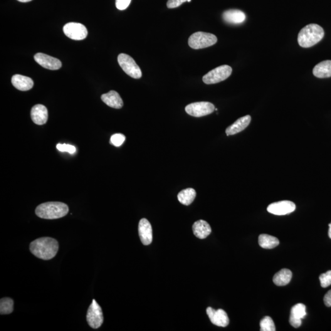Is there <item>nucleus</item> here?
Returning a JSON list of instances; mask_svg holds the SVG:
<instances>
[{
  "label": "nucleus",
  "instance_id": "6ab92c4d",
  "mask_svg": "<svg viewBox=\"0 0 331 331\" xmlns=\"http://www.w3.org/2000/svg\"><path fill=\"white\" fill-rule=\"evenodd\" d=\"M223 19L227 23L239 24L246 21V16L244 12L238 9H230L224 11Z\"/></svg>",
  "mask_w": 331,
  "mask_h": 331
},
{
  "label": "nucleus",
  "instance_id": "ddd939ff",
  "mask_svg": "<svg viewBox=\"0 0 331 331\" xmlns=\"http://www.w3.org/2000/svg\"><path fill=\"white\" fill-rule=\"evenodd\" d=\"M306 313V307L303 303H297L294 305L291 310L290 323L293 327L298 328L302 325V320L304 318Z\"/></svg>",
  "mask_w": 331,
  "mask_h": 331
},
{
  "label": "nucleus",
  "instance_id": "6e6552de",
  "mask_svg": "<svg viewBox=\"0 0 331 331\" xmlns=\"http://www.w3.org/2000/svg\"><path fill=\"white\" fill-rule=\"evenodd\" d=\"M216 110L213 104L209 102H197L190 104L185 108V111L190 115L201 117L211 114Z\"/></svg>",
  "mask_w": 331,
  "mask_h": 331
},
{
  "label": "nucleus",
  "instance_id": "a211bd4d",
  "mask_svg": "<svg viewBox=\"0 0 331 331\" xmlns=\"http://www.w3.org/2000/svg\"><path fill=\"white\" fill-rule=\"evenodd\" d=\"M11 82L15 88L21 91L29 90L34 85L33 81L30 78L20 75L12 76Z\"/></svg>",
  "mask_w": 331,
  "mask_h": 331
},
{
  "label": "nucleus",
  "instance_id": "20e7f679",
  "mask_svg": "<svg viewBox=\"0 0 331 331\" xmlns=\"http://www.w3.org/2000/svg\"><path fill=\"white\" fill-rule=\"evenodd\" d=\"M217 38L214 34L199 31L192 34L189 39V45L194 49H201L214 45Z\"/></svg>",
  "mask_w": 331,
  "mask_h": 331
},
{
  "label": "nucleus",
  "instance_id": "412c9836",
  "mask_svg": "<svg viewBox=\"0 0 331 331\" xmlns=\"http://www.w3.org/2000/svg\"><path fill=\"white\" fill-rule=\"evenodd\" d=\"M313 74L318 78L331 77V60L323 61L318 63L313 68Z\"/></svg>",
  "mask_w": 331,
  "mask_h": 331
},
{
  "label": "nucleus",
  "instance_id": "b1692460",
  "mask_svg": "<svg viewBox=\"0 0 331 331\" xmlns=\"http://www.w3.org/2000/svg\"><path fill=\"white\" fill-rule=\"evenodd\" d=\"M196 196V191L192 188L182 190L178 194L177 198L180 203L189 206L193 202Z\"/></svg>",
  "mask_w": 331,
  "mask_h": 331
},
{
  "label": "nucleus",
  "instance_id": "72a5a7b5",
  "mask_svg": "<svg viewBox=\"0 0 331 331\" xmlns=\"http://www.w3.org/2000/svg\"><path fill=\"white\" fill-rule=\"evenodd\" d=\"M17 1H19L20 2H29L32 1V0H17Z\"/></svg>",
  "mask_w": 331,
  "mask_h": 331
},
{
  "label": "nucleus",
  "instance_id": "f03ea898",
  "mask_svg": "<svg viewBox=\"0 0 331 331\" xmlns=\"http://www.w3.org/2000/svg\"><path fill=\"white\" fill-rule=\"evenodd\" d=\"M324 36V29L322 27L317 24H309L303 27L299 33L298 41L302 48H310L322 41Z\"/></svg>",
  "mask_w": 331,
  "mask_h": 331
},
{
  "label": "nucleus",
  "instance_id": "5701e85b",
  "mask_svg": "<svg viewBox=\"0 0 331 331\" xmlns=\"http://www.w3.org/2000/svg\"><path fill=\"white\" fill-rule=\"evenodd\" d=\"M259 245L265 249H273L279 245L280 242L277 238L268 234H263L259 236Z\"/></svg>",
  "mask_w": 331,
  "mask_h": 331
},
{
  "label": "nucleus",
  "instance_id": "4be33fe9",
  "mask_svg": "<svg viewBox=\"0 0 331 331\" xmlns=\"http://www.w3.org/2000/svg\"><path fill=\"white\" fill-rule=\"evenodd\" d=\"M292 273L287 269H281L274 275L273 277L274 283L276 286H285L290 282L292 278Z\"/></svg>",
  "mask_w": 331,
  "mask_h": 331
},
{
  "label": "nucleus",
  "instance_id": "f3484780",
  "mask_svg": "<svg viewBox=\"0 0 331 331\" xmlns=\"http://www.w3.org/2000/svg\"><path fill=\"white\" fill-rule=\"evenodd\" d=\"M101 100L110 108L121 109L123 106L122 99L115 91L111 90L108 93L103 94L101 96Z\"/></svg>",
  "mask_w": 331,
  "mask_h": 331
},
{
  "label": "nucleus",
  "instance_id": "c85d7f7f",
  "mask_svg": "<svg viewBox=\"0 0 331 331\" xmlns=\"http://www.w3.org/2000/svg\"><path fill=\"white\" fill-rule=\"evenodd\" d=\"M56 149H57L59 151L67 152L70 153V154H74L76 152V149L75 146L66 144H58L56 145Z\"/></svg>",
  "mask_w": 331,
  "mask_h": 331
},
{
  "label": "nucleus",
  "instance_id": "1a4fd4ad",
  "mask_svg": "<svg viewBox=\"0 0 331 331\" xmlns=\"http://www.w3.org/2000/svg\"><path fill=\"white\" fill-rule=\"evenodd\" d=\"M64 33L69 38L73 40H83L87 36L88 31L83 25L75 22H70L63 27Z\"/></svg>",
  "mask_w": 331,
  "mask_h": 331
},
{
  "label": "nucleus",
  "instance_id": "7c9ffc66",
  "mask_svg": "<svg viewBox=\"0 0 331 331\" xmlns=\"http://www.w3.org/2000/svg\"><path fill=\"white\" fill-rule=\"evenodd\" d=\"M116 7L118 9L123 11L127 8L132 0H115Z\"/></svg>",
  "mask_w": 331,
  "mask_h": 331
},
{
  "label": "nucleus",
  "instance_id": "393cba45",
  "mask_svg": "<svg viewBox=\"0 0 331 331\" xmlns=\"http://www.w3.org/2000/svg\"><path fill=\"white\" fill-rule=\"evenodd\" d=\"M14 301L11 298H2L0 301V313L1 315H8L13 312Z\"/></svg>",
  "mask_w": 331,
  "mask_h": 331
},
{
  "label": "nucleus",
  "instance_id": "2f4dec72",
  "mask_svg": "<svg viewBox=\"0 0 331 331\" xmlns=\"http://www.w3.org/2000/svg\"><path fill=\"white\" fill-rule=\"evenodd\" d=\"M324 303L327 307H331V290L326 294L324 297Z\"/></svg>",
  "mask_w": 331,
  "mask_h": 331
},
{
  "label": "nucleus",
  "instance_id": "a878e982",
  "mask_svg": "<svg viewBox=\"0 0 331 331\" xmlns=\"http://www.w3.org/2000/svg\"><path fill=\"white\" fill-rule=\"evenodd\" d=\"M260 328L261 331H275L276 330L273 319L268 316L262 319L260 322Z\"/></svg>",
  "mask_w": 331,
  "mask_h": 331
},
{
  "label": "nucleus",
  "instance_id": "c756f323",
  "mask_svg": "<svg viewBox=\"0 0 331 331\" xmlns=\"http://www.w3.org/2000/svg\"><path fill=\"white\" fill-rule=\"evenodd\" d=\"M192 0H168L167 7L169 9L176 8L185 2H190Z\"/></svg>",
  "mask_w": 331,
  "mask_h": 331
},
{
  "label": "nucleus",
  "instance_id": "423d86ee",
  "mask_svg": "<svg viewBox=\"0 0 331 331\" xmlns=\"http://www.w3.org/2000/svg\"><path fill=\"white\" fill-rule=\"evenodd\" d=\"M232 68L228 65H222L214 69L203 76L202 81L206 84H214L221 82L231 76Z\"/></svg>",
  "mask_w": 331,
  "mask_h": 331
},
{
  "label": "nucleus",
  "instance_id": "f8f14e48",
  "mask_svg": "<svg viewBox=\"0 0 331 331\" xmlns=\"http://www.w3.org/2000/svg\"><path fill=\"white\" fill-rule=\"evenodd\" d=\"M34 60L37 63L43 66V68L51 70H57L61 67V62L58 59L46 54L38 53L34 56Z\"/></svg>",
  "mask_w": 331,
  "mask_h": 331
},
{
  "label": "nucleus",
  "instance_id": "39448f33",
  "mask_svg": "<svg viewBox=\"0 0 331 331\" xmlns=\"http://www.w3.org/2000/svg\"><path fill=\"white\" fill-rule=\"evenodd\" d=\"M118 62L124 72L130 77L134 79L142 77V71L132 56L127 54H121L118 56Z\"/></svg>",
  "mask_w": 331,
  "mask_h": 331
},
{
  "label": "nucleus",
  "instance_id": "f257e3e1",
  "mask_svg": "<svg viewBox=\"0 0 331 331\" xmlns=\"http://www.w3.org/2000/svg\"><path fill=\"white\" fill-rule=\"evenodd\" d=\"M58 241L52 238H41L32 242L29 250L33 255L43 260H50L55 256L58 251Z\"/></svg>",
  "mask_w": 331,
  "mask_h": 331
},
{
  "label": "nucleus",
  "instance_id": "dca6fc26",
  "mask_svg": "<svg viewBox=\"0 0 331 331\" xmlns=\"http://www.w3.org/2000/svg\"><path fill=\"white\" fill-rule=\"evenodd\" d=\"M251 119V116L249 115L244 116V117L239 118L233 124H232L226 128V135H234L243 132L250 123Z\"/></svg>",
  "mask_w": 331,
  "mask_h": 331
},
{
  "label": "nucleus",
  "instance_id": "2eb2a0df",
  "mask_svg": "<svg viewBox=\"0 0 331 331\" xmlns=\"http://www.w3.org/2000/svg\"><path fill=\"white\" fill-rule=\"evenodd\" d=\"M31 118L36 125L45 124L48 120V110L44 105L34 106L31 110Z\"/></svg>",
  "mask_w": 331,
  "mask_h": 331
},
{
  "label": "nucleus",
  "instance_id": "cd10ccee",
  "mask_svg": "<svg viewBox=\"0 0 331 331\" xmlns=\"http://www.w3.org/2000/svg\"><path fill=\"white\" fill-rule=\"evenodd\" d=\"M320 281L321 286L323 288H327L331 285V271H328L327 273L321 274L320 276Z\"/></svg>",
  "mask_w": 331,
  "mask_h": 331
},
{
  "label": "nucleus",
  "instance_id": "7ed1b4c3",
  "mask_svg": "<svg viewBox=\"0 0 331 331\" xmlns=\"http://www.w3.org/2000/svg\"><path fill=\"white\" fill-rule=\"evenodd\" d=\"M69 207L61 202H48L39 205L35 213L39 218L54 220L62 218L68 214Z\"/></svg>",
  "mask_w": 331,
  "mask_h": 331
},
{
  "label": "nucleus",
  "instance_id": "bb28decb",
  "mask_svg": "<svg viewBox=\"0 0 331 331\" xmlns=\"http://www.w3.org/2000/svg\"><path fill=\"white\" fill-rule=\"evenodd\" d=\"M125 137L122 134H115L110 138V143L115 147H120L125 140Z\"/></svg>",
  "mask_w": 331,
  "mask_h": 331
},
{
  "label": "nucleus",
  "instance_id": "4468645a",
  "mask_svg": "<svg viewBox=\"0 0 331 331\" xmlns=\"http://www.w3.org/2000/svg\"><path fill=\"white\" fill-rule=\"evenodd\" d=\"M139 238L144 246H149L153 240L152 228L150 222L147 219L140 220L138 226Z\"/></svg>",
  "mask_w": 331,
  "mask_h": 331
},
{
  "label": "nucleus",
  "instance_id": "9b49d317",
  "mask_svg": "<svg viewBox=\"0 0 331 331\" xmlns=\"http://www.w3.org/2000/svg\"><path fill=\"white\" fill-rule=\"evenodd\" d=\"M206 312L212 324L220 327H226L229 325V320L225 311L222 309L216 310L209 307L207 308Z\"/></svg>",
  "mask_w": 331,
  "mask_h": 331
},
{
  "label": "nucleus",
  "instance_id": "0eeeda50",
  "mask_svg": "<svg viewBox=\"0 0 331 331\" xmlns=\"http://www.w3.org/2000/svg\"><path fill=\"white\" fill-rule=\"evenodd\" d=\"M86 321L93 329H98L102 325L104 317L102 308L95 300H93L86 313Z\"/></svg>",
  "mask_w": 331,
  "mask_h": 331
},
{
  "label": "nucleus",
  "instance_id": "9d476101",
  "mask_svg": "<svg viewBox=\"0 0 331 331\" xmlns=\"http://www.w3.org/2000/svg\"><path fill=\"white\" fill-rule=\"evenodd\" d=\"M296 209V205L290 201H281L269 205L268 211L276 216H285L292 213Z\"/></svg>",
  "mask_w": 331,
  "mask_h": 331
},
{
  "label": "nucleus",
  "instance_id": "aec40b11",
  "mask_svg": "<svg viewBox=\"0 0 331 331\" xmlns=\"http://www.w3.org/2000/svg\"><path fill=\"white\" fill-rule=\"evenodd\" d=\"M193 231L194 236L200 239H206L211 234L212 229L207 221L200 220L195 222L193 225Z\"/></svg>",
  "mask_w": 331,
  "mask_h": 331
},
{
  "label": "nucleus",
  "instance_id": "473e14b6",
  "mask_svg": "<svg viewBox=\"0 0 331 331\" xmlns=\"http://www.w3.org/2000/svg\"><path fill=\"white\" fill-rule=\"evenodd\" d=\"M329 231H328V235H329V237L330 239H331V223L329 224Z\"/></svg>",
  "mask_w": 331,
  "mask_h": 331
}]
</instances>
